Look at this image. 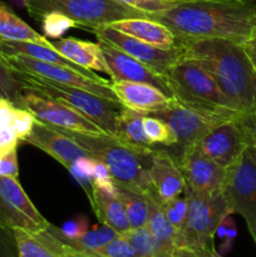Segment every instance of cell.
Here are the masks:
<instances>
[{
	"mask_svg": "<svg viewBox=\"0 0 256 257\" xmlns=\"http://www.w3.org/2000/svg\"><path fill=\"white\" fill-rule=\"evenodd\" d=\"M177 39H226L245 44L256 35V0H182L148 14Z\"/></svg>",
	"mask_w": 256,
	"mask_h": 257,
	"instance_id": "1",
	"label": "cell"
},
{
	"mask_svg": "<svg viewBox=\"0 0 256 257\" xmlns=\"http://www.w3.org/2000/svg\"><path fill=\"white\" fill-rule=\"evenodd\" d=\"M182 59L208 72L241 114L256 110V72L242 44L226 39H177Z\"/></svg>",
	"mask_w": 256,
	"mask_h": 257,
	"instance_id": "2",
	"label": "cell"
},
{
	"mask_svg": "<svg viewBox=\"0 0 256 257\" xmlns=\"http://www.w3.org/2000/svg\"><path fill=\"white\" fill-rule=\"evenodd\" d=\"M58 131L72 138L95 161L104 163L115 185L124 186L142 195L155 193L150 178V167L155 147H136L105 133Z\"/></svg>",
	"mask_w": 256,
	"mask_h": 257,
	"instance_id": "3",
	"label": "cell"
},
{
	"mask_svg": "<svg viewBox=\"0 0 256 257\" xmlns=\"http://www.w3.org/2000/svg\"><path fill=\"white\" fill-rule=\"evenodd\" d=\"M163 77L172 97L181 105L217 124L245 115L235 109L210 73L191 60L181 59Z\"/></svg>",
	"mask_w": 256,
	"mask_h": 257,
	"instance_id": "4",
	"label": "cell"
},
{
	"mask_svg": "<svg viewBox=\"0 0 256 257\" xmlns=\"http://www.w3.org/2000/svg\"><path fill=\"white\" fill-rule=\"evenodd\" d=\"M30 17L42 20L49 13H59L92 32L93 29L132 18H147L148 13L119 0H24Z\"/></svg>",
	"mask_w": 256,
	"mask_h": 257,
	"instance_id": "5",
	"label": "cell"
},
{
	"mask_svg": "<svg viewBox=\"0 0 256 257\" xmlns=\"http://www.w3.org/2000/svg\"><path fill=\"white\" fill-rule=\"evenodd\" d=\"M15 73L25 89L35 90L69 105L73 109L84 115L87 119L92 120L103 132L115 137L117 118L120 108L123 107L119 102L109 100L85 89H80V88L59 84L47 78L35 77V75L20 72Z\"/></svg>",
	"mask_w": 256,
	"mask_h": 257,
	"instance_id": "6",
	"label": "cell"
},
{
	"mask_svg": "<svg viewBox=\"0 0 256 257\" xmlns=\"http://www.w3.org/2000/svg\"><path fill=\"white\" fill-rule=\"evenodd\" d=\"M188 212L182 231L178 233L177 247H187L195 251H216L213 237L223 218L231 215L223 193L205 195L185 186Z\"/></svg>",
	"mask_w": 256,
	"mask_h": 257,
	"instance_id": "7",
	"label": "cell"
},
{
	"mask_svg": "<svg viewBox=\"0 0 256 257\" xmlns=\"http://www.w3.org/2000/svg\"><path fill=\"white\" fill-rule=\"evenodd\" d=\"M222 193L231 215L238 213L250 231L256 230V160L250 146L226 168Z\"/></svg>",
	"mask_w": 256,
	"mask_h": 257,
	"instance_id": "8",
	"label": "cell"
},
{
	"mask_svg": "<svg viewBox=\"0 0 256 257\" xmlns=\"http://www.w3.org/2000/svg\"><path fill=\"white\" fill-rule=\"evenodd\" d=\"M198 148L222 168H228L251 146L248 115L216 124L197 143Z\"/></svg>",
	"mask_w": 256,
	"mask_h": 257,
	"instance_id": "9",
	"label": "cell"
},
{
	"mask_svg": "<svg viewBox=\"0 0 256 257\" xmlns=\"http://www.w3.org/2000/svg\"><path fill=\"white\" fill-rule=\"evenodd\" d=\"M0 55L8 64V67L12 68L15 72L47 78V79L59 83V84L80 88V89H85L109 100L119 102L113 90L110 89V84L108 80L99 82V80L92 79V78L87 77V75L82 74L74 69H70V68L42 62V60L33 59V58L25 57V55Z\"/></svg>",
	"mask_w": 256,
	"mask_h": 257,
	"instance_id": "10",
	"label": "cell"
},
{
	"mask_svg": "<svg viewBox=\"0 0 256 257\" xmlns=\"http://www.w3.org/2000/svg\"><path fill=\"white\" fill-rule=\"evenodd\" d=\"M19 108L27 109L34 115L35 119L57 130L83 133H104L97 124L87 119L72 107L35 90L24 88Z\"/></svg>",
	"mask_w": 256,
	"mask_h": 257,
	"instance_id": "11",
	"label": "cell"
},
{
	"mask_svg": "<svg viewBox=\"0 0 256 257\" xmlns=\"http://www.w3.org/2000/svg\"><path fill=\"white\" fill-rule=\"evenodd\" d=\"M17 178L0 177V225L12 230L39 232L49 226Z\"/></svg>",
	"mask_w": 256,
	"mask_h": 257,
	"instance_id": "12",
	"label": "cell"
},
{
	"mask_svg": "<svg viewBox=\"0 0 256 257\" xmlns=\"http://www.w3.org/2000/svg\"><path fill=\"white\" fill-rule=\"evenodd\" d=\"M92 32L97 35L98 39L114 45L117 49L131 55L161 75H165L172 65L182 59V49L178 44L171 49H161L137 38L118 32L108 25L95 28Z\"/></svg>",
	"mask_w": 256,
	"mask_h": 257,
	"instance_id": "13",
	"label": "cell"
},
{
	"mask_svg": "<svg viewBox=\"0 0 256 257\" xmlns=\"http://www.w3.org/2000/svg\"><path fill=\"white\" fill-rule=\"evenodd\" d=\"M151 115L162 119L172 131L176 145L168 147L167 151L176 160L183 151L197 145L198 141L217 124L205 115L183 107L178 102L172 108L151 113Z\"/></svg>",
	"mask_w": 256,
	"mask_h": 257,
	"instance_id": "14",
	"label": "cell"
},
{
	"mask_svg": "<svg viewBox=\"0 0 256 257\" xmlns=\"http://www.w3.org/2000/svg\"><path fill=\"white\" fill-rule=\"evenodd\" d=\"M176 161L186 185L196 192L205 195L222 192L226 170L206 156L197 145L183 151Z\"/></svg>",
	"mask_w": 256,
	"mask_h": 257,
	"instance_id": "15",
	"label": "cell"
},
{
	"mask_svg": "<svg viewBox=\"0 0 256 257\" xmlns=\"http://www.w3.org/2000/svg\"><path fill=\"white\" fill-rule=\"evenodd\" d=\"M98 44L102 49L105 63L109 68V75L112 77V80L146 83V84L155 85L156 88L166 93L168 97H172L163 75L153 72L147 65L138 62L137 59L125 54L122 50L117 49L114 45L109 44L104 40L98 39Z\"/></svg>",
	"mask_w": 256,
	"mask_h": 257,
	"instance_id": "16",
	"label": "cell"
},
{
	"mask_svg": "<svg viewBox=\"0 0 256 257\" xmlns=\"http://www.w3.org/2000/svg\"><path fill=\"white\" fill-rule=\"evenodd\" d=\"M24 142L42 150L62 163L67 170L72 168L80 158L90 157L89 153L83 150L72 138L38 119H35L32 132L25 138Z\"/></svg>",
	"mask_w": 256,
	"mask_h": 257,
	"instance_id": "17",
	"label": "cell"
},
{
	"mask_svg": "<svg viewBox=\"0 0 256 257\" xmlns=\"http://www.w3.org/2000/svg\"><path fill=\"white\" fill-rule=\"evenodd\" d=\"M109 84L110 89L113 90L123 107L145 114L168 109L177 103L175 98L168 97L155 85L146 84V83L110 80Z\"/></svg>",
	"mask_w": 256,
	"mask_h": 257,
	"instance_id": "18",
	"label": "cell"
},
{
	"mask_svg": "<svg viewBox=\"0 0 256 257\" xmlns=\"http://www.w3.org/2000/svg\"><path fill=\"white\" fill-rule=\"evenodd\" d=\"M150 178L153 191L161 203H166L185 191V177L176 158L167 150L155 148L150 167Z\"/></svg>",
	"mask_w": 256,
	"mask_h": 257,
	"instance_id": "19",
	"label": "cell"
},
{
	"mask_svg": "<svg viewBox=\"0 0 256 257\" xmlns=\"http://www.w3.org/2000/svg\"><path fill=\"white\" fill-rule=\"evenodd\" d=\"M19 257H75V251L65 245L48 227L39 232L14 230Z\"/></svg>",
	"mask_w": 256,
	"mask_h": 257,
	"instance_id": "20",
	"label": "cell"
},
{
	"mask_svg": "<svg viewBox=\"0 0 256 257\" xmlns=\"http://www.w3.org/2000/svg\"><path fill=\"white\" fill-rule=\"evenodd\" d=\"M108 27L161 49H171L177 45V37L167 27L147 18L123 19Z\"/></svg>",
	"mask_w": 256,
	"mask_h": 257,
	"instance_id": "21",
	"label": "cell"
},
{
	"mask_svg": "<svg viewBox=\"0 0 256 257\" xmlns=\"http://www.w3.org/2000/svg\"><path fill=\"white\" fill-rule=\"evenodd\" d=\"M50 43L58 53L74 64L85 69L99 70L105 74H109V68L105 63L102 49L98 43L85 42L74 38H62Z\"/></svg>",
	"mask_w": 256,
	"mask_h": 257,
	"instance_id": "22",
	"label": "cell"
},
{
	"mask_svg": "<svg viewBox=\"0 0 256 257\" xmlns=\"http://www.w3.org/2000/svg\"><path fill=\"white\" fill-rule=\"evenodd\" d=\"M0 54L4 55H25V57L33 58V59L42 60V62L52 63V64L62 65V67L70 68L87 77L92 78L95 80H105L104 78H100L99 75L95 74L93 70L85 69V68L79 67L73 62L68 60L67 58L63 57L60 53L53 47H45V45L38 44V43L30 42H8V40H0Z\"/></svg>",
	"mask_w": 256,
	"mask_h": 257,
	"instance_id": "23",
	"label": "cell"
},
{
	"mask_svg": "<svg viewBox=\"0 0 256 257\" xmlns=\"http://www.w3.org/2000/svg\"><path fill=\"white\" fill-rule=\"evenodd\" d=\"M148 206L147 227L160 245L161 257H171L177 245V231L166 216L162 203L153 192L145 195Z\"/></svg>",
	"mask_w": 256,
	"mask_h": 257,
	"instance_id": "24",
	"label": "cell"
},
{
	"mask_svg": "<svg viewBox=\"0 0 256 257\" xmlns=\"http://www.w3.org/2000/svg\"><path fill=\"white\" fill-rule=\"evenodd\" d=\"M89 200L93 211L102 225L113 228L119 235H123L130 230V223L119 198L105 195L93 187Z\"/></svg>",
	"mask_w": 256,
	"mask_h": 257,
	"instance_id": "25",
	"label": "cell"
},
{
	"mask_svg": "<svg viewBox=\"0 0 256 257\" xmlns=\"http://www.w3.org/2000/svg\"><path fill=\"white\" fill-rule=\"evenodd\" d=\"M0 40L8 42H30L52 47V43L45 37L35 32L30 25L0 0Z\"/></svg>",
	"mask_w": 256,
	"mask_h": 257,
	"instance_id": "26",
	"label": "cell"
},
{
	"mask_svg": "<svg viewBox=\"0 0 256 257\" xmlns=\"http://www.w3.org/2000/svg\"><path fill=\"white\" fill-rule=\"evenodd\" d=\"M145 113L122 107L117 118L115 137L122 142L141 148H153L155 145L146 136L143 130Z\"/></svg>",
	"mask_w": 256,
	"mask_h": 257,
	"instance_id": "27",
	"label": "cell"
},
{
	"mask_svg": "<svg viewBox=\"0 0 256 257\" xmlns=\"http://www.w3.org/2000/svg\"><path fill=\"white\" fill-rule=\"evenodd\" d=\"M48 230H49L52 233H54L52 230H50L49 226H48ZM118 235H119V233L115 232L113 228L108 227V226L105 225H102L100 227H94L90 231L88 230L84 235L80 236V237L78 238H73V240L63 238L58 235L55 236H57L58 238H60L65 245H68L70 248H73V250L75 251V256H87L88 253L97 250V248L102 247L103 245L109 242L110 240L117 237Z\"/></svg>",
	"mask_w": 256,
	"mask_h": 257,
	"instance_id": "28",
	"label": "cell"
},
{
	"mask_svg": "<svg viewBox=\"0 0 256 257\" xmlns=\"http://www.w3.org/2000/svg\"><path fill=\"white\" fill-rule=\"evenodd\" d=\"M117 186V197L124 208L130 228H140L147 226L148 206L145 195L130 190L124 186Z\"/></svg>",
	"mask_w": 256,
	"mask_h": 257,
	"instance_id": "29",
	"label": "cell"
},
{
	"mask_svg": "<svg viewBox=\"0 0 256 257\" xmlns=\"http://www.w3.org/2000/svg\"><path fill=\"white\" fill-rule=\"evenodd\" d=\"M123 236L130 241L140 257H161L160 245L147 226L140 228H130L127 232L123 233Z\"/></svg>",
	"mask_w": 256,
	"mask_h": 257,
	"instance_id": "30",
	"label": "cell"
},
{
	"mask_svg": "<svg viewBox=\"0 0 256 257\" xmlns=\"http://www.w3.org/2000/svg\"><path fill=\"white\" fill-rule=\"evenodd\" d=\"M24 85L20 82L17 73L8 67L3 57L0 55V98L12 102L15 107L19 108Z\"/></svg>",
	"mask_w": 256,
	"mask_h": 257,
	"instance_id": "31",
	"label": "cell"
},
{
	"mask_svg": "<svg viewBox=\"0 0 256 257\" xmlns=\"http://www.w3.org/2000/svg\"><path fill=\"white\" fill-rule=\"evenodd\" d=\"M143 130L148 140L156 145H163L166 147H172L176 145V138L172 131L162 119L153 117L151 114H146L143 118Z\"/></svg>",
	"mask_w": 256,
	"mask_h": 257,
	"instance_id": "32",
	"label": "cell"
},
{
	"mask_svg": "<svg viewBox=\"0 0 256 257\" xmlns=\"http://www.w3.org/2000/svg\"><path fill=\"white\" fill-rule=\"evenodd\" d=\"M84 257H140L130 241L123 235H118L102 247L92 251Z\"/></svg>",
	"mask_w": 256,
	"mask_h": 257,
	"instance_id": "33",
	"label": "cell"
},
{
	"mask_svg": "<svg viewBox=\"0 0 256 257\" xmlns=\"http://www.w3.org/2000/svg\"><path fill=\"white\" fill-rule=\"evenodd\" d=\"M162 208L170 222L172 223V226L177 231L178 236V233L182 231L183 226H185L186 218H187V200H186L185 196L180 195L173 198V200L168 201V202L162 203Z\"/></svg>",
	"mask_w": 256,
	"mask_h": 257,
	"instance_id": "34",
	"label": "cell"
},
{
	"mask_svg": "<svg viewBox=\"0 0 256 257\" xmlns=\"http://www.w3.org/2000/svg\"><path fill=\"white\" fill-rule=\"evenodd\" d=\"M40 22H42L45 38H55V39L62 37L70 28L77 27L73 20L59 13H49V14L44 15Z\"/></svg>",
	"mask_w": 256,
	"mask_h": 257,
	"instance_id": "35",
	"label": "cell"
},
{
	"mask_svg": "<svg viewBox=\"0 0 256 257\" xmlns=\"http://www.w3.org/2000/svg\"><path fill=\"white\" fill-rule=\"evenodd\" d=\"M50 230L55 233V235L60 236L63 238H68V240H73V238H78L80 236L84 235L88 231V220L84 216H79L75 220L68 221L60 228L55 227L52 223L49 225Z\"/></svg>",
	"mask_w": 256,
	"mask_h": 257,
	"instance_id": "36",
	"label": "cell"
},
{
	"mask_svg": "<svg viewBox=\"0 0 256 257\" xmlns=\"http://www.w3.org/2000/svg\"><path fill=\"white\" fill-rule=\"evenodd\" d=\"M35 123V117L30 112L23 108H15L14 117H13L12 128L14 130L18 140L24 142L25 138L32 132L33 125Z\"/></svg>",
	"mask_w": 256,
	"mask_h": 257,
	"instance_id": "37",
	"label": "cell"
},
{
	"mask_svg": "<svg viewBox=\"0 0 256 257\" xmlns=\"http://www.w3.org/2000/svg\"><path fill=\"white\" fill-rule=\"evenodd\" d=\"M125 5L135 8V9L142 10V12L152 14V13L163 12L173 8L181 3L182 0H119Z\"/></svg>",
	"mask_w": 256,
	"mask_h": 257,
	"instance_id": "38",
	"label": "cell"
},
{
	"mask_svg": "<svg viewBox=\"0 0 256 257\" xmlns=\"http://www.w3.org/2000/svg\"><path fill=\"white\" fill-rule=\"evenodd\" d=\"M0 257H19L15 232L0 225Z\"/></svg>",
	"mask_w": 256,
	"mask_h": 257,
	"instance_id": "39",
	"label": "cell"
},
{
	"mask_svg": "<svg viewBox=\"0 0 256 257\" xmlns=\"http://www.w3.org/2000/svg\"><path fill=\"white\" fill-rule=\"evenodd\" d=\"M19 176V165H18L17 148L5 152L0 157V177L18 178Z\"/></svg>",
	"mask_w": 256,
	"mask_h": 257,
	"instance_id": "40",
	"label": "cell"
},
{
	"mask_svg": "<svg viewBox=\"0 0 256 257\" xmlns=\"http://www.w3.org/2000/svg\"><path fill=\"white\" fill-rule=\"evenodd\" d=\"M15 108L12 102L0 98V128L12 127Z\"/></svg>",
	"mask_w": 256,
	"mask_h": 257,
	"instance_id": "41",
	"label": "cell"
},
{
	"mask_svg": "<svg viewBox=\"0 0 256 257\" xmlns=\"http://www.w3.org/2000/svg\"><path fill=\"white\" fill-rule=\"evenodd\" d=\"M171 257H222L218 253V251L212 252H205V251H195L187 247H176Z\"/></svg>",
	"mask_w": 256,
	"mask_h": 257,
	"instance_id": "42",
	"label": "cell"
},
{
	"mask_svg": "<svg viewBox=\"0 0 256 257\" xmlns=\"http://www.w3.org/2000/svg\"><path fill=\"white\" fill-rule=\"evenodd\" d=\"M75 167L80 171L82 173H84L88 177L93 178V173H94L95 168V160L92 157H84L78 160L77 162L74 163Z\"/></svg>",
	"mask_w": 256,
	"mask_h": 257,
	"instance_id": "43",
	"label": "cell"
},
{
	"mask_svg": "<svg viewBox=\"0 0 256 257\" xmlns=\"http://www.w3.org/2000/svg\"><path fill=\"white\" fill-rule=\"evenodd\" d=\"M93 182H104V181H112V176H110L109 170L104 163L95 161V168L94 173H93Z\"/></svg>",
	"mask_w": 256,
	"mask_h": 257,
	"instance_id": "44",
	"label": "cell"
},
{
	"mask_svg": "<svg viewBox=\"0 0 256 257\" xmlns=\"http://www.w3.org/2000/svg\"><path fill=\"white\" fill-rule=\"evenodd\" d=\"M236 235H237V230H236L235 222H233V220L231 218L230 223H228L227 231H226L225 236H223V238H222V240L225 241V242L222 243V246H221V251H222V252H227V251L230 250L231 246H232L233 240H235Z\"/></svg>",
	"mask_w": 256,
	"mask_h": 257,
	"instance_id": "45",
	"label": "cell"
},
{
	"mask_svg": "<svg viewBox=\"0 0 256 257\" xmlns=\"http://www.w3.org/2000/svg\"><path fill=\"white\" fill-rule=\"evenodd\" d=\"M242 47L256 72V35L253 38H251L250 40H247L245 44H242Z\"/></svg>",
	"mask_w": 256,
	"mask_h": 257,
	"instance_id": "46",
	"label": "cell"
},
{
	"mask_svg": "<svg viewBox=\"0 0 256 257\" xmlns=\"http://www.w3.org/2000/svg\"><path fill=\"white\" fill-rule=\"evenodd\" d=\"M248 127H250L251 146L256 148V110L248 115Z\"/></svg>",
	"mask_w": 256,
	"mask_h": 257,
	"instance_id": "47",
	"label": "cell"
},
{
	"mask_svg": "<svg viewBox=\"0 0 256 257\" xmlns=\"http://www.w3.org/2000/svg\"><path fill=\"white\" fill-rule=\"evenodd\" d=\"M250 150H251V153H252L253 158H255V160H256V148L253 147V146H250Z\"/></svg>",
	"mask_w": 256,
	"mask_h": 257,
	"instance_id": "48",
	"label": "cell"
},
{
	"mask_svg": "<svg viewBox=\"0 0 256 257\" xmlns=\"http://www.w3.org/2000/svg\"><path fill=\"white\" fill-rule=\"evenodd\" d=\"M251 232V235H252V237H253V241H255V243H256V230H253V231H250Z\"/></svg>",
	"mask_w": 256,
	"mask_h": 257,
	"instance_id": "49",
	"label": "cell"
},
{
	"mask_svg": "<svg viewBox=\"0 0 256 257\" xmlns=\"http://www.w3.org/2000/svg\"><path fill=\"white\" fill-rule=\"evenodd\" d=\"M4 153H5V152H4V151H3V150H0V157H2V156H3V155H4Z\"/></svg>",
	"mask_w": 256,
	"mask_h": 257,
	"instance_id": "50",
	"label": "cell"
},
{
	"mask_svg": "<svg viewBox=\"0 0 256 257\" xmlns=\"http://www.w3.org/2000/svg\"><path fill=\"white\" fill-rule=\"evenodd\" d=\"M75 257H84V256H75Z\"/></svg>",
	"mask_w": 256,
	"mask_h": 257,
	"instance_id": "51",
	"label": "cell"
}]
</instances>
